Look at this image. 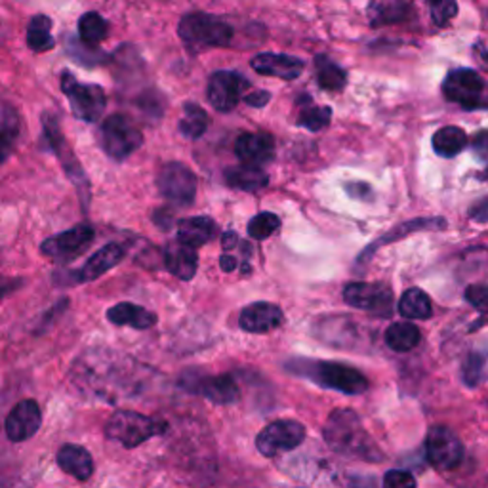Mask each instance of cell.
Returning a JSON list of instances; mask_svg holds the SVG:
<instances>
[{"instance_id":"d6986e66","label":"cell","mask_w":488,"mask_h":488,"mask_svg":"<svg viewBox=\"0 0 488 488\" xmlns=\"http://www.w3.org/2000/svg\"><path fill=\"white\" fill-rule=\"evenodd\" d=\"M234 153L248 167H262L275 157V139L265 132L241 134L234 143Z\"/></svg>"},{"instance_id":"83f0119b","label":"cell","mask_w":488,"mask_h":488,"mask_svg":"<svg viewBox=\"0 0 488 488\" xmlns=\"http://www.w3.org/2000/svg\"><path fill=\"white\" fill-rule=\"evenodd\" d=\"M225 184L233 189L254 193L269 186L267 174L258 167H231L225 170Z\"/></svg>"},{"instance_id":"8fae6325","label":"cell","mask_w":488,"mask_h":488,"mask_svg":"<svg viewBox=\"0 0 488 488\" xmlns=\"http://www.w3.org/2000/svg\"><path fill=\"white\" fill-rule=\"evenodd\" d=\"M157 187L168 203L176 206H189L196 196V176L182 162H168L158 172Z\"/></svg>"},{"instance_id":"c3c4849f","label":"cell","mask_w":488,"mask_h":488,"mask_svg":"<svg viewBox=\"0 0 488 488\" xmlns=\"http://www.w3.org/2000/svg\"><path fill=\"white\" fill-rule=\"evenodd\" d=\"M271 100V94L265 92V90H258V92H252L244 98V101L250 105V107H263L267 105V101Z\"/></svg>"},{"instance_id":"5b68a950","label":"cell","mask_w":488,"mask_h":488,"mask_svg":"<svg viewBox=\"0 0 488 488\" xmlns=\"http://www.w3.org/2000/svg\"><path fill=\"white\" fill-rule=\"evenodd\" d=\"M98 139L107 157L126 160L141 148L143 134L130 117L115 113L103 120Z\"/></svg>"},{"instance_id":"5bb4252c","label":"cell","mask_w":488,"mask_h":488,"mask_svg":"<svg viewBox=\"0 0 488 488\" xmlns=\"http://www.w3.org/2000/svg\"><path fill=\"white\" fill-rule=\"evenodd\" d=\"M94 241V229L88 224H81L73 229H67L56 237H50L43 243V254L56 262H71L79 258Z\"/></svg>"},{"instance_id":"cb8c5ba5","label":"cell","mask_w":488,"mask_h":488,"mask_svg":"<svg viewBox=\"0 0 488 488\" xmlns=\"http://www.w3.org/2000/svg\"><path fill=\"white\" fill-rule=\"evenodd\" d=\"M107 319H110L117 327H132L136 330H148L155 327L157 315L151 313L149 310L130 301H122L113 305L110 311H107Z\"/></svg>"},{"instance_id":"bcb514c9","label":"cell","mask_w":488,"mask_h":488,"mask_svg":"<svg viewBox=\"0 0 488 488\" xmlns=\"http://www.w3.org/2000/svg\"><path fill=\"white\" fill-rule=\"evenodd\" d=\"M472 151L479 162H488V130H481L474 136Z\"/></svg>"},{"instance_id":"7402d4cb","label":"cell","mask_w":488,"mask_h":488,"mask_svg":"<svg viewBox=\"0 0 488 488\" xmlns=\"http://www.w3.org/2000/svg\"><path fill=\"white\" fill-rule=\"evenodd\" d=\"M446 227V222L443 218H418V220H408V222H403L397 225L393 231H389L388 234H384L382 239L372 243L363 254H360L359 262L363 263L365 260H368L374 252L379 248V246H384V244H389V243H395V241H399V239H405L407 234L410 233H418V231H437V229H445Z\"/></svg>"},{"instance_id":"277c9868","label":"cell","mask_w":488,"mask_h":488,"mask_svg":"<svg viewBox=\"0 0 488 488\" xmlns=\"http://www.w3.org/2000/svg\"><path fill=\"white\" fill-rule=\"evenodd\" d=\"M167 431L168 424L165 420L151 418V416L134 410L115 412L105 426V435L124 448H136L153 437L165 435Z\"/></svg>"},{"instance_id":"f907efd6","label":"cell","mask_w":488,"mask_h":488,"mask_svg":"<svg viewBox=\"0 0 488 488\" xmlns=\"http://www.w3.org/2000/svg\"><path fill=\"white\" fill-rule=\"evenodd\" d=\"M349 484L351 488H378V483L374 477H351Z\"/></svg>"},{"instance_id":"52a82bcc","label":"cell","mask_w":488,"mask_h":488,"mask_svg":"<svg viewBox=\"0 0 488 488\" xmlns=\"http://www.w3.org/2000/svg\"><path fill=\"white\" fill-rule=\"evenodd\" d=\"M62 92L67 96L71 111L84 122H98L105 111L107 98L98 84H82L65 71L60 79Z\"/></svg>"},{"instance_id":"3957f363","label":"cell","mask_w":488,"mask_h":488,"mask_svg":"<svg viewBox=\"0 0 488 488\" xmlns=\"http://www.w3.org/2000/svg\"><path fill=\"white\" fill-rule=\"evenodd\" d=\"M177 34L191 52L224 48L233 41L234 29L222 17L210 14H189L177 25Z\"/></svg>"},{"instance_id":"f1b7e54d","label":"cell","mask_w":488,"mask_h":488,"mask_svg":"<svg viewBox=\"0 0 488 488\" xmlns=\"http://www.w3.org/2000/svg\"><path fill=\"white\" fill-rule=\"evenodd\" d=\"M467 134L458 129V126H443V129L431 138V148L439 157L452 158L467 148Z\"/></svg>"},{"instance_id":"f35d334b","label":"cell","mask_w":488,"mask_h":488,"mask_svg":"<svg viewBox=\"0 0 488 488\" xmlns=\"http://www.w3.org/2000/svg\"><path fill=\"white\" fill-rule=\"evenodd\" d=\"M462 260H464L465 275L481 273L479 265H481V269L484 271V273H488V248H469V250H464Z\"/></svg>"},{"instance_id":"e0dca14e","label":"cell","mask_w":488,"mask_h":488,"mask_svg":"<svg viewBox=\"0 0 488 488\" xmlns=\"http://www.w3.org/2000/svg\"><path fill=\"white\" fill-rule=\"evenodd\" d=\"M284 322L279 305L269 301H254L246 305L239 315V327L248 334H267Z\"/></svg>"},{"instance_id":"11a10c76","label":"cell","mask_w":488,"mask_h":488,"mask_svg":"<svg viewBox=\"0 0 488 488\" xmlns=\"http://www.w3.org/2000/svg\"><path fill=\"white\" fill-rule=\"evenodd\" d=\"M483 179H488V168L483 172Z\"/></svg>"},{"instance_id":"2e32d148","label":"cell","mask_w":488,"mask_h":488,"mask_svg":"<svg viewBox=\"0 0 488 488\" xmlns=\"http://www.w3.org/2000/svg\"><path fill=\"white\" fill-rule=\"evenodd\" d=\"M41 424H43L41 407L31 399L20 401L12 408L6 418V435L12 443H24L39 431Z\"/></svg>"},{"instance_id":"7dc6e473","label":"cell","mask_w":488,"mask_h":488,"mask_svg":"<svg viewBox=\"0 0 488 488\" xmlns=\"http://www.w3.org/2000/svg\"><path fill=\"white\" fill-rule=\"evenodd\" d=\"M469 218L479 224L488 222V198H481V201H477L472 208H469Z\"/></svg>"},{"instance_id":"ffe728a7","label":"cell","mask_w":488,"mask_h":488,"mask_svg":"<svg viewBox=\"0 0 488 488\" xmlns=\"http://www.w3.org/2000/svg\"><path fill=\"white\" fill-rule=\"evenodd\" d=\"M367 14L372 27H384L410 22L416 12L410 0H368Z\"/></svg>"},{"instance_id":"8d00e7d4","label":"cell","mask_w":488,"mask_h":488,"mask_svg":"<svg viewBox=\"0 0 488 488\" xmlns=\"http://www.w3.org/2000/svg\"><path fill=\"white\" fill-rule=\"evenodd\" d=\"M279 227H281V220H279L277 214H273V212H262V214L254 215V218L250 220V224H248V237L256 239V241H265Z\"/></svg>"},{"instance_id":"60d3db41","label":"cell","mask_w":488,"mask_h":488,"mask_svg":"<svg viewBox=\"0 0 488 488\" xmlns=\"http://www.w3.org/2000/svg\"><path fill=\"white\" fill-rule=\"evenodd\" d=\"M69 50L71 53H73V58L79 60L81 63H86V65H100L105 62V58L101 56L103 52H94L92 48L84 46L81 41H71L69 43Z\"/></svg>"},{"instance_id":"f546056e","label":"cell","mask_w":488,"mask_h":488,"mask_svg":"<svg viewBox=\"0 0 488 488\" xmlns=\"http://www.w3.org/2000/svg\"><path fill=\"white\" fill-rule=\"evenodd\" d=\"M422 340L420 329L412 322H393L391 327L386 330V343L388 348L397 351V353H408L414 348H418V343Z\"/></svg>"},{"instance_id":"4316f807","label":"cell","mask_w":488,"mask_h":488,"mask_svg":"<svg viewBox=\"0 0 488 488\" xmlns=\"http://www.w3.org/2000/svg\"><path fill=\"white\" fill-rule=\"evenodd\" d=\"M17 138H20V117L14 107L0 100V165L15 151Z\"/></svg>"},{"instance_id":"7bdbcfd3","label":"cell","mask_w":488,"mask_h":488,"mask_svg":"<svg viewBox=\"0 0 488 488\" xmlns=\"http://www.w3.org/2000/svg\"><path fill=\"white\" fill-rule=\"evenodd\" d=\"M384 488H418L416 479L405 469H391L384 477Z\"/></svg>"},{"instance_id":"603a6c76","label":"cell","mask_w":488,"mask_h":488,"mask_svg":"<svg viewBox=\"0 0 488 488\" xmlns=\"http://www.w3.org/2000/svg\"><path fill=\"white\" fill-rule=\"evenodd\" d=\"M165 265L174 277L182 281H191L196 275L198 256L195 248L176 241L170 243L165 250Z\"/></svg>"},{"instance_id":"9a60e30c","label":"cell","mask_w":488,"mask_h":488,"mask_svg":"<svg viewBox=\"0 0 488 488\" xmlns=\"http://www.w3.org/2000/svg\"><path fill=\"white\" fill-rule=\"evenodd\" d=\"M248 81L234 71H218L208 81V101L215 111L229 113L239 105Z\"/></svg>"},{"instance_id":"7c38bea8","label":"cell","mask_w":488,"mask_h":488,"mask_svg":"<svg viewBox=\"0 0 488 488\" xmlns=\"http://www.w3.org/2000/svg\"><path fill=\"white\" fill-rule=\"evenodd\" d=\"M343 301L355 307L376 313L379 317H389L393 311V291L386 282H349L343 286Z\"/></svg>"},{"instance_id":"d6a6232c","label":"cell","mask_w":488,"mask_h":488,"mask_svg":"<svg viewBox=\"0 0 488 488\" xmlns=\"http://www.w3.org/2000/svg\"><path fill=\"white\" fill-rule=\"evenodd\" d=\"M27 46L33 52H48L56 46V41L52 37V20L48 15H34L31 17L27 27Z\"/></svg>"},{"instance_id":"8992f818","label":"cell","mask_w":488,"mask_h":488,"mask_svg":"<svg viewBox=\"0 0 488 488\" xmlns=\"http://www.w3.org/2000/svg\"><path fill=\"white\" fill-rule=\"evenodd\" d=\"M43 129H44V138L48 141L50 149L56 153V157L60 158L62 168L65 170L67 177L71 179V184H73L75 189L79 191L82 206L86 208L90 203V182H88L82 165L79 162V157L75 155L73 148H71V143L63 136L56 117L44 115L43 117Z\"/></svg>"},{"instance_id":"d4e9b609","label":"cell","mask_w":488,"mask_h":488,"mask_svg":"<svg viewBox=\"0 0 488 488\" xmlns=\"http://www.w3.org/2000/svg\"><path fill=\"white\" fill-rule=\"evenodd\" d=\"M58 465L77 481H88L94 474V460L90 452L79 445H65L58 452Z\"/></svg>"},{"instance_id":"f6af8a7d","label":"cell","mask_w":488,"mask_h":488,"mask_svg":"<svg viewBox=\"0 0 488 488\" xmlns=\"http://www.w3.org/2000/svg\"><path fill=\"white\" fill-rule=\"evenodd\" d=\"M343 189H346V193L349 196L357 198V201H367V203H370L372 198H374L372 187L368 184H365V182H349V184L343 186Z\"/></svg>"},{"instance_id":"4fadbf2b","label":"cell","mask_w":488,"mask_h":488,"mask_svg":"<svg viewBox=\"0 0 488 488\" xmlns=\"http://www.w3.org/2000/svg\"><path fill=\"white\" fill-rule=\"evenodd\" d=\"M486 88L483 77L474 69H455L450 71L443 82V94L448 101L460 103L465 110L481 107V98Z\"/></svg>"},{"instance_id":"816d5d0a","label":"cell","mask_w":488,"mask_h":488,"mask_svg":"<svg viewBox=\"0 0 488 488\" xmlns=\"http://www.w3.org/2000/svg\"><path fill=\"white\" fill-rule=\"evenodd\" d=\"M483 327H488V307L483 311V315L472 324V327H469V332H475V330H479Z\"/></svg>"},{"instance_id":"ac0fdd59","label":"cell","mask_w":488,"mask_h":488,"mask_svg":"<svg viewBox=\"0 0 488 488\" xmlns=\"http://www.w3.org/2000/svg\"><path fill=\"white\" fill-rule=\"evenodd\" d=\"M250 65L260 75L277 77L282 81H294L301 75V71H303L301 60L288 56V53H275V52L258 53V56L252 58Z\"/></svg>"},{"instance_id":"ab89813d","label":"cell","mask_w":488,"mask_h":488,"mask_svg":"<svg viewBox=\"0 0 488 488\" xmlns=\"http://www.w3.org/2000/svg\"><path fill=\"white\" fill-rule=\"evenodd\" d=\"M458 14L456 0H431V20L435 25L445 27Z\"/></svg>"},{"instance_id":"484cf974","label":"cell","mask_w":488,"mask_h":488,"mask_svg":"<svg viewBox=\"0 0 488 488\" xmlns=\"http://www.w3.org/2000/svg\"><path fill=\"white\" fill-rule=\"evenodd\" d=\"M215 231L218 227H215L214 220L206 218V215H195V218H186L177 224V241L191 248H198L210 243Z\"/></svg>"},{"instance_id":"7a4b0ae2","label":"cell","mask_w":488,"mask_h":488,"mask_svg":"<svg viewBox=\"0 0 488 488\" xmlns=\"http://www.w3.org/2000/svg\"><path fill=\"white\" fill-rule=\"evenodd\" d=\"M284 368L324 389H332L343 395H363L370 388L368 378L363 372L349 365L336 363V360L291 359Z\"/></svg>"},{"instance_id":"681fc988","label":"cell","mask_w":488,"mask_h":488,"mask_svg":"<svg viewBox=\"0 0 488 488\" xmlns=\"http://www.w3.org/2000/svg\"><path fill=\"white\" fill-rule=\"evenodd\" d=\"M220 267L225 271V273H233V271H237L241 267V262L234 254H224L220 258Z\"/></svg>"},{"instance_id":"b9f144b4","label":"cell","mask_w":488,"mask_h":488,"mask_svg":"<svg viewBox=\"0 0 488 488\" xmlns=\"http://www.w3.org/2000/svg\"><path fill=\"white\" fill-rule=\"evenodd\" d=\"M136 103L139 105V110L143 113H146V115H149V117H153V115L155 117H160L162 111H165V101H162V98L157 92H153V90H148V92H143L136 100Z\"/></svg>"},{"instance_id":"6da1fadb","label":"cell","mask_w":488,"mask_h":488,"mask_svg":"<svg viewBox=\"0 0 488 488\" xmlns=\"http://www.w3.org/2000/svg\"><path fill=\"white\" fill-rule=\"evenodd\" d=\"M322 435L336 455L370 464L384 462L382 448L376 445L363 422H360L359 414L351 408L334 410L329 416Z\"/></svg>"},{"instance_id":"f5cc1de1","label":"cell","mask_w":488,"mask_h":488,"mask_svg":"<svg viewBox=\"0 0 488 488\" xmlns=\"http://www.w3.org/2000/svg\"><path fill=\"white\" fill-rule=\"evenodd\" d=\"M12 288H14V286H3V288H0V300H3V298L8 294V292L12 291Z\"/></svg>"},{"instance_id":"74e56055","label":"cell","mask_w":488,"mask_h":488,"mask_svg":"<svg viewBox=\"0 0 488 488\" xmlns=\"http://www.w3.org/2000/svg\"><path fill=\"white\" fill-rule=\"evenodd\" d=\"M484 360L486 359L483 351H474L465 357L464 367H462V382L467 388H475L481 382L483 372H484Z\"/></svg>"},{"instance_id":"44dd1931","label":"cell","mask_w":488,"mask_h":488,"mask_svg":"<svg viewBox=\"0 0 488 488\" xmlns=\"http://www.w3.org/2000/svg\"><path fill=\"white\" fill-rule=\"evenodd\" d=\"M122 258H124L122 244L119 243L105 244L82 265L79 273H75V282H92L100 279L103 273H107V271H111L115 265H119Z\"/></svg>"},{"instance_id":"ba28073f","label":"cell","mask_w":488,"mask_h":488,"mask_svg":"<svg viewBox=\"0 0 488 488\" xmlns=\"http://www.w3.org/2000/svg\"><path fill=\"white\" fill-rule=\"evenodd\" d=\"M179 386L189 393L205 397V399H208L214 405H233V403H237L241 397L237 379H234V376L231 374L210 376V374L191 370L182 376Z\"/></svg>"},{"instance_id":"1f68e13d","label":"cell","mask_w":488,"mask_h":488,"mask_svg":"<svg viewBox=\"0 0 488 488\" xmlns=\"http://www.w3.org/2000/svg\"><path fill=\"white\" fill-rule=\"evenodd\" d=\"M399 313L405 319L412 321L429 319L433 315L431 298L424 291H420V288H408V291L401 296Z\"/></svg>"},{"instance_id":"9c48e42d","label":"cell","mask_w":488,"mask_h":488,"mask_svg":"<svg viewBox=\"0 0 488 488\" xmlns=\"http://www.w3.org/2000/svg\"><path fill=\"white\" fill-rule=\"evenodd\" d=\"M305 426L296 420H275L267 424L256 437V448L262 456L275 458L291 452L305 441Z\"/></svg>"},{"instance_id":"4dcf8cb0","label":"cell","mask_w":488,"mask_h":488,"mask_svg":"<svg viewBox=\"0 0 488 488\" xmlns=\"http://www.w3.org/2000/svg\"><path fill=\"white\" fill-rule=\"evenodd\" d=\"M315 73L317 82L327 92H340L348 82L346 69H341L338 63L329 60L327 56H317L315 60Z\"/></svg>"},{"instance_id":"db71d44e","label":"cell","mask_w":488,"mask_h":488,"mask_svg":"<svg viewBox=\"0 0 488 488\" xmlns=\"http://www.w3.org/2000/svg\"><path fill=\"white\" fill-rule=\"evenodd\" d=\"M3 39H5V24L0 22V44H3Z\"/></svg>"},{"instance_id":"30bf717a","label":"cell","mask_w":488,"mask_h":488,"mask_svg":"<svg viewBox=\"0 0 488 488\" xmlns=\"http://www.w3.org/2000/svg\"><path fill=\"white\" fill-rule=\"evenodd\" d=\"M426 458L437 472H452L464 460V445L446 426H433L426 437Z\"/></svg>"},{"instance_id":"ee69618b","label":"cell","mask_w":488,"mask_h":488,"mask_svg":"<svg viewBox=\"0 0 488 488\" xmlns=\"http://www.w3.org/2000/svg\"><path fill=\"white\" fill-rule=\"evenodd\" d=\"M465 300L472 303L475 310L484 311L488 307V286L484 284H469L465 288Z\"/></svg>"},{"instance_id":"836d02e7","label":"cell","mask_w":488,"mask_h":488,"mask_svg":"<svg viewBox=\"0 0 488 488\" xmlns=\"http://www.w3.org/2000/svg\"><path fill=\"white\" fill-rule=\"evenodd\" d=\"M107 31H110V25H107V22L98 12H88L81 17L79 39L84 46L88 48L98 46L107 37Z\"/></svg>"},{"instance_id":"e575fe53","label":"cell","mask_w":488,"mask_h":488,"mask_svg":"<svg viewBox=\"0 0 488 488\" xmlns=\"http://www.w3.org/2000/svg\"><path fill=\"white\" fill-rule=\"evenodd\" d=\"M208 129V115L201 105L187 101L184 105V117L179 120V132L187 139H198Z\"/></svg>"},{"instance_id":"d590c367","label":"cell","mask_w":488,"mask_h":488,"mask_svg":"<svg viewBox=\"0 0 488 488\" xmlns=\"http://www.w3.org/2000/svg\"><path fill=\"white\" fill-rule=\"evenodd\" d=\"M301 103H305V107H301L300 117H298V124L303 126L310 132H321L322 129H327L332 119V110L330 107H319L313 105L310 101V98H303Z\"/></svg>"}]
</instances>
